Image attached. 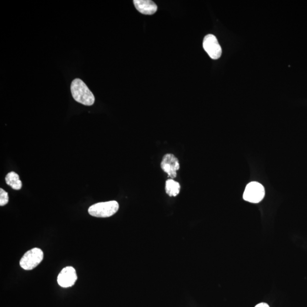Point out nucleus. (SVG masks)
<instances>
[{
  "label": "nucleus",
  "instance_id": "obj_2",
  "mask_svg": "<svg viewBox=\"0 0 307 307\" xmlns=\"http://www.w3.org/2000/svg\"><path fill=\"white\" fill-rule=\"evenodd\" d=\"M119 209V205L116 201L102 202L90 206L88 213L96 218H105L114 215Z\"/></svg>",
  "mask_w": 307,
  "mask_h": 307
},
{
  "label": "nucleus",
  "instance_id": "obj_4",
  "mask_svg": "<svg viewBox=\"0 0 307 307\" xmlns=\"http://www.w3.org/2000/svg\"><path fill=\"white\" fill-rule=\"evenodd\" d=\"M265 195V188L260 183L253 182L246 187L243 198L246 202L252 203L261 202Z\"/></svg>",
  "mask_w": 307,
  "mask_h": 307
},
{
  "label": "nucleus",
  "instance_id": "obj_8",
  "mask_svg": "<svg viewBox=\"0 0 307 307\" xmlns=\"http://www.w3.org/2000/svg\"><path fill=\"white\" fill-rule=\"evenodd\" d=\"M134 4L137 11L142 14L152 15L157 11V6L150 0H135Z\"/></svg>",
  "mask_w": 307,
  "mask_h": 307
},
{
  "label": "nucleus",
  "instance_id": "obj_3",
  "mask_svg": "<svg viewBox=\"0 0 307 307\" xmlns=\"http://www.w3.org/2000/svg\"><path fill=\"white\" fill-rule=\"evenodd\" d=\"M43 252L39 248H33L25 253L21 260L19 265L23 269L32 270L39 265L43 259Z\"/></svg>",
  "mask_w": 307,
  "mask_h": 307
},
{
  "label": "nucleus",
  "instance_id": "obj_12",
  "mask_svg": "<svg viewBox=\"0 0 307 307\" xmlns=\"http://www.w3.org/2000/svg\"><path fill=\"white\" fill-rule=\"evenodd\" d=\"M255 307H270L268 304L266 303H261L258 304L257 305H256Z\"/></svg>",
  "mask_w": 307,
  "mask_h": 307
},
{
  "label": "nucleus",
  "instance_id": "obj_5",
  "mask_svg": "<svg viewBox=\"0 0 307 307\" xmlns=\"http://www.w3.org/2000/svg\"><path fill=\"white\" fill-rule=\"evenodd\" d=\"M203 48L210 57L213 59L220 58L222 54V49L218 39L215 35L208 34L204 38Z\"/></svg>",
  "mask_w": 307,
  "mask_h": 307
},
{
  "label": "nucleus",
  "instance_id": "obj_11",
  "mask_svg": "<svg viewBox=\"0 0 307 307\" xmlns=\"http://www.w3.org/2000/svg\"><path fill=\"white\" fill-rule=\"evenodd\" d=\"M8 193L4 189L0 188V205L4 206L8 203Z\"/></svg>",
  "mask_w": 307,
  "mask_h": 307
},
{
  "label": "nucleus",
  "instance_id": "obj_1",
  "mask_svg": "<svg viewBox=\"0 0 307 307\" xmlns=\"http://www.w3.org/2000/svg\"><path fill=\"white\" fill-rule=\"evenodd\" d=\"M71 91L73 98L76 102L86 106L94 104V95L81 79L73 80L71 85Z\"/></svg>",
  "mask_w": 307,
  "mask_h": 307
},
{
  "label": "nucleus",
  "instance_id": "obj_6",
  "mask_svg": "<svg viewBox=\"0 0 307 307\" xmlns=\"http://www.w3.org/2000/svg\"><path fill=\"white\" fill-rule=\"evenodd\" d=\"M161 166L163 171L168 173L170 178L172 179L176 178L177 171L180 169L178 158L172 154H167L163 156Z\"/></svg>",
  "mask_w": 307,
  "mask_h": 307
},
{
  "label": "nucleus",
  "instance_id": "obj_10",
  "mask_svg": "<svg viewBox=\"0 0 307 307\" xmlns=\"http://www.w3.org/2000/svg\"><path fill=\"white\" fill-rule=\"evenodd\" d=\"M166 192L169 196H176L181 191V185L172 179H168L166 182Z\"/></svg>",
  "mask_w": 307,
  "mask_h": 307
},
{
  "label": "nucleus",
  "instance_id": "obj_7",
  "mask_svg": "<svg viewBox=\"0 0 307 307\" xmlns=\"http://www.w3.org/2000/svg\"><path fill=\"white\" fill-rule=\"evenodd\" d=\"M78 279L76 270L73 267H66L63 269L58 276L57 281L60 286L63 288H68L75 285Z\"/></svg>",
  "mask_w": 307,
  "mask_h": 307
},
{
  "label": "nucleus",
  "instance_id": "obj_9",
  "mask_svg": "<svg viewBox=\"0 0 307 307\" xmlns=\"http://www.w3.org/2000/svg\"><path fill=\"white\" fill-rule=\"evenodd\" d=\"M5 182L13 189L19 190L22 188V184L17 173L12 171L8 173L5 177Z\"/></svg>",
  "mask_w": 307,
  "mask_h": 307
}]
</instances>
